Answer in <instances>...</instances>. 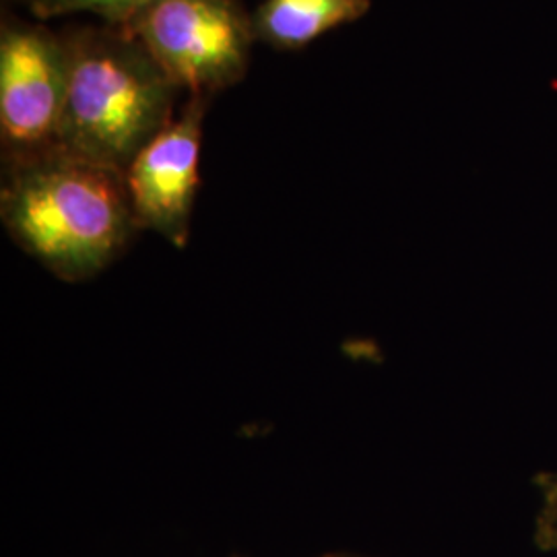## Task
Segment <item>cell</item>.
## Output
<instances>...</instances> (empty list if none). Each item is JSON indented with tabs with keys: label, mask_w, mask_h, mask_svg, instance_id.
Listing matches in <instances>:
<instances>
[{
	"label": "cell",
	"mask_w": 557,
	"mask_h": 557,
	"mask_svg": "<svg viewBox=\"0 0 557 557\" xmlns=\"http://www.w3.org/2000/svg\"><path fill=\"white\" fill-rule=\"evenodd\" d=\"M0 220L64 283L98 277L140 232L124 174L60 147L2 168Z\"/></svg>",
	"instance_id": "1"
},
{
	"label": "cell",
	"mask_w": 557,
	"mask_h": 557,
	"mask_svg": "<svg viewBox=\"0 0 557 557\" xmlns=\"http://www.w3.org/2000/svg\"><path fill=\"white\" fill-rule=\"evenodd\" d=\"M71 77L60 149L124 174L176 119L178 85L124 29L85 25L64 34Z\"/></svg>",
	"instance_id": "2"
},
{
	"label": "cell",
	"mask_w": 557,
	"mask_h": 557,
	"mask_svg": "<svg viewBox=\"0 0 557 557\" xmlns=\"http://www.w3.org/2000/svg\"><path fill=\"white\" fill-rule=\"evenodd\" d=\"M120 29L139 41L182 91L205 98L244 79L257 44L242 0H156Z\"/></svg>",
	"instance_id": "3"
},
{
	"label": "cell",
	"mask_w": 557,
	"mask_h": 557,
	"mask_svg": "<svg viewBox=\"0 0 557 557\" xmlns=\"http://www.w3.org/2000/svg\"><path fill=\"white\" fill-rule=\"evenodd\" d=\"M71 57L64 34L4 20L0 29L2 168L59 149Z\"/></svg>",
	"instance_id": "4"
},
{
	"label": "cell",
	"mask_w": 557,
	"mask_h": 557,
	"mask_svg": "<svg viewBox=\"0 0 557 557\" xmlns=\"http://www.w3.org/2000/svg\"><path fill=\"white\" fill-rule=\"evenodd\" d=\"M207 108L209 98L190 96L176 119L124 170L140 232H153L176 248H184L190 239Z\"/></svg>",
	"instance_id": "5"
},
{
	"label": "cell",
	"mask_w": 557,
	"mask_h": 557,
	"mask_svg": "<svg viewBox=\"0 0 557 557\" xmlns=\"http://www.w3.org/2000/svg\"><path fill=\"white\" fill-rule=\"evenodd\" d=\"M372 0H262L252 13L260 44L296 52L331 29L361 20Z\"/></svg>",
	"instance_id": "6"
},
{
	"label": "cell",
	"mask_w": 557,
	"mask_h": 557,
	"mask_svg": "<svg viewBox=\"0 0 557 557\" xmlns=\"http://www.w3.org/2000/svg\"><path fill=\"white\" fill-rule=\"evenodd\" d=\"M156 0H27L36 20H54L64 15L89 13L103 21V25L124 27Z\"/></svg>",
	"instance_id": "7"
},
{
	"label": "cell",
	"mask_w": 557,
	"mask_h": 557,
	"mask_svg": "<svg viewBox=\"0 0 557 557\" xmlns=\"http://www.w3.org/2000/svg\"><path fill=\"white\" fill-rule=\"evenodd\" d=\"M324 557H349V556H324Z\"/></svg>",
	"instance_id": "8"
}]
</instances>
